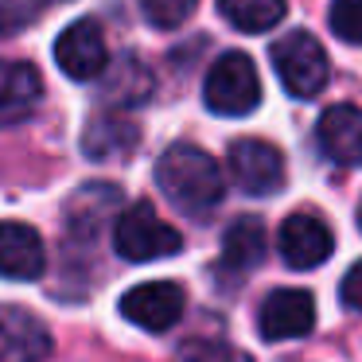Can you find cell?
<instances>
[{
	"label": "cell",
	"mask_w": 362,
	"mask_h": 362,
	"mask_svg": "<svg viewBox=\"0 0 362 362\" xmlns=\"http://www.w3.org/2000/svg\"><path fill=\"white\" fill-rule=\"evenodd\" d=\"M183 308H187V296H183L180 284L172 281H148V284H136L121 296V315L129 323L144 331H172L180 323Z\"/></svg>",
	"instance_id": "obj_9"
},
{
	"label": "cell",
	"mask_w": 362,
	"mask_h": 362,
	"mask_svg": "<svg viewBox=\"0 0 362 362\" xmlns=\"http://www.w3.org/2000/svg\"><path fill=\"white\" fill-rule=\"evenodd\" d=\"M156 187L175 211L191 214V218H206L226 195V180L222 168L214 164L211 152L195 148V144H172L164 156L156 160Z\"/></svg>",
	"instance_id": "obj_1"
},
{
	"label": "cell",
	"mask_w": 362,
	"mask_h": 362,
	"mask_svg": "<svg viewBox=\"0 0 362 362\" xmlns=\"http://www.w3.org/2000/svg\"><path fill=\"white\" fill-rule=\"evenodd\" d=\"M203 102L218 117H245L261 105V78L250 55L242 51H226L214 59L203 82Z\"/></svg>",
	"instance_id": "obj_2"
},
{
	"label": "cell",
	"mask_w": 362,
	"mask_h": 362,
	"mask_svg": "<svg viewBox=\"0 0 362 362\" xmlns=\"http://www.w3.org/2000/svg\"><path fill=\"white\" fill-rule=\"evenodd\" d=\"M315 327V300L308 288H273L257 308V331L265 343L304 339Z\"/></svg>",
	"instance_id": "obj_5"
},
{
	"label": "cell",
	"mask_w": 362,
	"mask_h": 362,
	"mask_svg": "<svg viewBox=\"0 0 362 362\" xmlns=\"http://www.w3.org/2000/svg\"><path fill=\"white\" fill-rule=\"evenodd\" d=\"M354 218H358V230H362V203H358V214H354Z\"/></svg>",
	"instance_id": "obj_24"
},
{
	"label": "cell",
	"mask_w": 362,
	"mask_h": 362,
	"mask_svg": "<svg viewBox=\"0 0 362 362\" xmlns=\"http://www.w3.org/2000/svg\"><path fill=\"white\" fill-rule=\"evenodd\" d=\"M226 362H253V358H250V354H242V351H238V354H226Z\"/></svg>",
	"instance_id": "obj_23"
},
{
	"label": "cell",
	"mask_w": 362,
	"mask_h": 362,
	"mask_svg": "<svg viewBox=\"0 0 362 362\" xmlns=\"http://www.w3.org/2000/svg\"><path fill=\"white\" fill-rule=\"evenodd\" d=\"M218 12L230 28L245 35H261L284 20V0H218Z\"/></svg>",
	"instance_id": "obj_18"
},
{
	"label": "cell",
	"mask_w": 362,
	"mask_h": 362,
	"mask_svg": "<svg viewBox=\"0 0 362 362\" xmlns=\"http://www.w3.org/2000/svg\"><path fill=\"white\" fill-rule=\"evenodd\" d=\"M43 265H47L43 238L28 222H0V276L35 281L43 276Z\"/></svg>",
	"instance_id": "obj_12"
},
{
	"label": "cell",
	"mask_w": 362,
	"mask_h": 362,
	"mask_svg": "<svg viewBox=\"0 0 362 362\" xmlns=\"http://www.w3.org/2000/svg\"><path fill=\"white\" fill-rule=\"evenodd\" d=\"M265 261V222L257 214H242L222 234V269L250 273Z\"/></svg>",
	"instance_id": "obj_15"
},
{
	"label": "cell",
	"mask_w": 362,
	"mask_h": 362,
	"mask_svg": "<svg viewBox=\"0 0 362 362\" xmlns=\"http://www.w3.org/2000/svg\"><path fill=\"white\" fill-rule=\"evenodd\" d=\"M276 250H281L284 265L288 269H315L331 257L335 250V234L331 226L312 211H300L288 214L281 222V234H276Z\"/></svg>",
	"instance_id": "obj_8"
},
{
	"label": "cell",
	"mask_w": 362,
	"mask_h": 362,
	"mask_svg": "<svg viewBox=\"0 0 362 362\" xmlns=\"http://www.w3.org/2000/svg\"><path fill=\"white\" fill-rule=\"evenodd\" d=\"M55 63L74 82L102 78L105 66H110V47H105L102 24L98 20H74L71 28H63V35L55 40Z\"/></svg>",
	"instance_id": "obj_7"
},
{
	"label": "cell",
	"mask_w": 362,
	"mask_h": 362,
	"mask_svg": "<svg viewBox=\"0 0 362 362\" xmlns=\"http://www.w3.org/2000/svg\"><path fill=\"white\" fill-rule=\"evenodd\" d=\"M273 71L292 98H315L327 86V51L312 32H288L273 43Z\"/></svg>",
	"instance_id": "obj_3"
},
{
	"label": "cell",
	"mask_w": 362,
	"mask_h": 362,
	"mask_svg": "<svg viewBox=\"0 0 362 362\" xmlns=\"http://www.w3.org/2000/svg\"><path fill=\"white\" fill-rule=\"evenodd\" d=\"M156 90L148 66L141 59H117L110 74H102V98L117 110H129V105H144Z\"/></svg>",
	"instance_id": "obj_17"
},
{
	"label": "cell",
	"mask_w": 362,
	"mask_h": 362,
	"mask_svg": "<svg viewBox=\"0 0 362 362\" xmlns=\"http://www.w3.org/2000/svg\"><path fill=\"white\" fill-rule=\"evenodd\" d=\"M121 191L113 183H86L71 195L66 203V226L74 238H98V230L117 214Z\"/></svg>",
	"instance_id": "obj_14"
},
{
	"label": "cell",
	"mask_w": 362,
	"mask_h": 362,
	"mask_svg": "<svg viewBox=\"0 0 362 362\" xmlns=\"http://www.w3.org/2000/svg\"><path fill=\"white\" fill-rule=\"evenodd\" d=\"M315 141L320 152L339 168L362 164V110L358 105H327L315 121Z\"/></svg>",
	"instance_id": "obj_10"
},
{
	"label": "cell",
	"mask_w": 362,
	"mask_h": 362,
	"mask_svg": "<svg viewBox=\"0 0 362 362\" xmlns=\"http://www.w3.org/2000/svg\"><path fill=\"white\" fill-rule=\"evenodd\" d=\"M47 4H55V0H0V35L24 32Z\"/></svg>",
	"instance_id": "obj_21"
},
{
	"label": "cell",
	"mask_w": 362,
	"mask_h": 362,
	"mask_svg": "<svg viewBox=\"0 0 362 362\" xmlns=\"http://www.w3.org/2000/svg\"><path fill=\"white\" fill-rule=\"evenodd\" d=\"M141 4H144V16H148L152 28H164V32H172V28L187 24L199 0H141Z\"/></svg>",
	"instance_id": "obj_20"
},
{
	"label": "cell",
	"mask_w": 362,
	"mask_h": 362,
	"mask_svg": "<svg viewBox=\"0 0 362 362\" xmlns=\"http://www.w3.org/2000/svg\"><path fill=\"white\" fill-rule=\"evenodd\" d=\"M40 98H43V78L32 63L0 59V129L32 117Z\"/></svg>",
	"instance_id": "obj_13"
},
{
	"label": "cell",
	"mask_w": 362,
	"mask_h": 362,
	"mask_svg": "<svg viewBox=\"0 0 362 362\" xmlns=\"http://www.w3.org/2000/svg\"><path fill=\"white\" fill-rule=\"evenodd\" d=\"M136 125L125 121L121 113H102L86 125V136H82V152L90 160H121L136 148Z\"/></svg>",
	"instance_id": "obj_16"
},
{
	"label": "cell",
	"mask_w": 362,
	"mask_h": 362,
	"mask_svg": "<svg viewBox=\"0 0 362 362\" xmlns=\"http://www.w3.org/2000/svg\"><path fill=\"white\" fill-rule=\"evenodd\" d=\"M113 245L125 261H160L183 250L180 230H172L148 203H133L129 211L117 214L113 226Z\"/></svg>",
	"instance_id": "obj_4"
},
{
	"label": "cell",
	"mask_w": 362,
	"mask_h": 362,
	"mask_svg": "<svg viewBox=\"0 0 362 362\" xmlns=\"http://www.w3.org/2000/svg\"><path fill=\"white\" fill-rule=\"evenodd\" d=\"M47 354H51L47 323L16 304H0V362H43Z\"/></svg>",
	"instance_id": "obj_11"
},
{
	"label": "cell",
	"mask_w": 362,
	"mask_h": 362,
	"mask_svg": "<svg viewBox=\"0 0 362 362\" xmlns=\"http://www.w3.org/2000/svg\"><path fill=\"white\" fill-rule=\"evenodd\" d=\"M339 300H343L351 312H362V261L346 269V276L339 281Z\"/></svg>",
	"instance_id": "obj_22"
},
{
	"label": "cell",
	"mask_w": 362,
	"mask_h": 362,
	"mask_svg": "<svg viewBox=\"0 0 362 362\" xmlns=\"http://www.w3.org/2000/svg\"><path fill=\"white\" fill-rule=\"evenodd\" d=\"M327 24L343 43H358L362 47V0H331Z\"/></svg>",
	"instance_id": "obj_19"
},
{
	"label": "cell",
	"mask_w": 362,
	"mask_h": 362,
	"mask_svg": "<svg viewBox=\"0 0 362 362\" xmlns=\"http://www.w3.org/2000/svg\"><path fill=\"white\" fill-rule=\"evenodd\" d=\"M230 175L245 195H276L284 187V156L269 141H234L230 144Z\"/></svg>",
	"instance_id": "obj_6"
}]
</instances>
